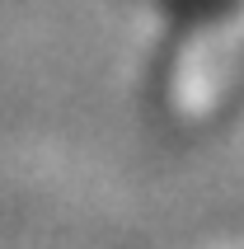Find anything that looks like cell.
<instances>
[{
	"label": "cell",
	"mask_w": 244,
	"mask_h": 249,
	"mask_svg": "<svg viewBox=\"0 0 244 249\" xmlns=\"http://www.w3.org/2000/svg\"><path fill=\"white\" fill-rule=\"evenodd\" d=\"M155 10H160V19L174 28V33L197 38L207 28L235 19V14L244 10V0H155Z\"/></svg>",
	"instance_id": "6da1fadb"
}]
</instances>
